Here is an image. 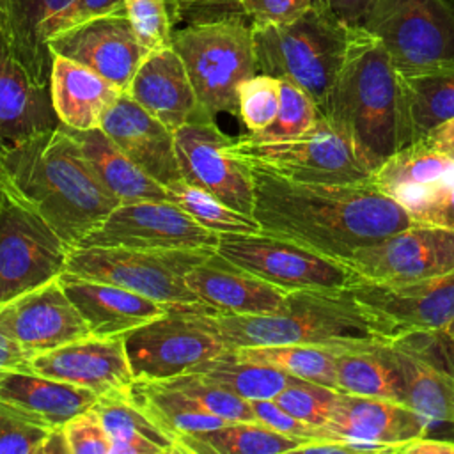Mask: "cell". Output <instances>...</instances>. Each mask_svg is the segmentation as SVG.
Wrapping results in <instances>:
<instances>
[{
    "instance_id": "obj_54",
    "label": "cell",
    "mask_w": 454,
    "mask_h": 454,
    "mask_svg": "<svg viewBox=\"0 0 454 454\" xmlns=\"http://www.w3.org/2000/svg\"><path fill=\"white\" fill-rule=\"evenodd\" d=\"M431 147L445 154L449 160L454 161V117L442 122L434 129H431L427 135L422 137Z\"/></svg>"
},
{
    "instance_id": "obj_22",
    "label": "cell",
    "mask_w": 454,
    "mask_h": 454,
    "mask_svg": "<svg viewBox=\"0 0 454 454\" xmlns=\"http://www.w3.org/2000/svg\"><path fill=\"white\" fill-rule=\"evenodd\" d=\"M126 94L172 131L192 122L216 121L199 103L186 67L172 46L147 53Z\"/></svg>"
},
{
    "instance_id": "obj_24",
    "label": "cell",
    "mask_w": 454,
    "mask_h": 454,
    "mask_svg": "<svg viewBox=\"0 0 454 454\" xmlns=\"http://www.w3.org/2000/svg\"><path fill=\"white\" fill-rule=\"evenodd\" d=\"M57 126L50 87L28 74L0 21V151Z\"/></svg>"
},
{
    "instance_id": "obj_2",
    "label": "cell",
    "mask_w": 454,
    "mask_h": 454,
    "mask_svg": "<svg viewBox=\"0 0 454 454\" xmlns=\"http://www.w3.org/2000/svg\"><path fill=\"white\" fill-rule=\"evenodd\" d=\"M0 163L4 183L71 247L119 206L62 124L2 149Z\"/></svg>"
},
{
    "instance_id": "obj_3",
    "label": "cell",
    "mask_w": 454,
    "mask_h": 454,
    "mask_svg": "<svg viewBox=\"0 0 454 454\" xmlns=\"http://www.w3.org/2000/svg\"><path fill=\"white\" fill-rule=\"evenodd\" d=\"M319 112L372 170L411 144L401 76L383 44L364 27H353L344 64Z\"/></svg>"
},
{
    "instance_id": "obj_44",
    "label": "cell",
    "mask_w": 454,
    "mask_h": 454,
    "mask_svg": "<svg viewBox=\"0 0 454 454\" xmlns=\"http://www.w3.org/2000/svg\"><path fill=\"white\" fill-rule=\"evenodd\" d=\"M128 18L147 51L172 46L174 21L168 0H124Z\"/></svg>"
},
{
    "instance_id": "obj_32",
    "label": "cell",
    "mask_w": 454,
    "mask_h": 454,
    "mask_svg": "<svg viewBox=\"0 0 454 454\" xmlns=\"http://www.w3.org/2000/svg\"><path fill=\"white\" fill-rule=\"evenodd\" d=\"M96 411L112 440V454H177V442L129 395L99 397Z\"/></svg>"
},
{
    "instance_id": "obj_41",
    "label": "cell",
    "mask_w": 454,
    "mask_h": 454,
    "mask_svg": "<svg viewBox=\"0 0 454 454\" xmlns=\"http://www.w3.org/2000/svg\"><path fill=\"white\" fill-rule=\"evenodd\" d=\"M280 106V80L257 73L238 89V117L248 133L270 126Z\"/></svg>"
},
{
    "instance_id": "obj_36",
    "label": "cell",
    "mask_w": 454,
    "mask_h": 454,
    "mask_svg": "<svg viewBox=\"0 0 454 454\" xmlns=\"http://www.w3.org/2000/svg\"><path fill=\"white\" fill-rule=\"evenodd\" d=\"M401 89L411 142L454 117V66L401 76Z\"/></svg>"
},
{
    "instance_id": "obj_45",
    "label": "cell",
    "mask_w": 454,
    "mask_h": 454,
    "mask_svg": "<svg viewBox=\"0 0 454 454\" xmlns=\"http://www.w3.org/2000/svg\"><path fill=\"white\" fill-rule=\"evenodd\" d=\"M50 431L0 401V454H41Z\"/></svg>"
},
{
    "instance_id": "obj_4",
    "label": "cell",
    "mask_w": 454,
    "mask_h": 454,
    "mask_svg": "<svg viewBox=\"0 0 454 454\" xmlns=\"http://www.w3.org/2000/svg\"><path fill=\"white\" fill-rule=\"evenodd\" d=\"M229 349L310 344L339 349L355 342L392 340L394 330L346 289H300L266 314H215Z\"/></svg>"
},
{
    "instance_id": "obj_38",
    "label": "cell",
    "mask_w": 454,
    "mask_h": 454,
    "mask_svg": "<svg viewBox=\"0 0 454 454\" xmlns=\"http://www.w3.org/2000/svg\"><path fill=\"white\" fill-rule=\"evenodd\" d=\"M243 360L273 365L294 378L337 390L333 348L310 344H282L234 349Z\"/></svg>"
},
{
    "instance_id": "obj_25",
    "label": "cell",
    "mask_w": 454,
    "mask_h": 454,
    "mask_svg": "<svg viewBox=\"0 0 454 454\" xmlns=\"http://www.w3.org/2000/svg\"><path fill=\"white\" fill-rule=\"evenodd\" d=\"M59 280L96 337L124 335L168 310V303L110 282L82 278L66 271Z\"/></svg>"
},
{
    "instance_id": "obj_40",
    "label": "cell",
    "mask_w": 454,
    "mask_h": 454,
    "mask_svg": "<svg viewBox=\"0 0 454 454\" xmlns=\"http://www.w3.org/2000/svg\"><path fill=\"white\" fill-rule=\"evenodd\" d=\"M319 117L321 112L317 105L303 89L293 82L280 80V106L273 122L257 133L236 137V140L264 144L296 138L305 135L319 121Z\"/></svg>"
},
{
    "instance_id": "obj_56",
    "label": "cell",
    "mask_w": 454,
    "mask_h": 454,
    "mask_svg": "<svg viewBox=\"0 0 454 454\" xmlns=\"http://www.w3.org/2000/svg\"><path fill=\"white\" fill-rule=\"evenodd\" d=\"M443 333H445V337L449 339V342L454 346V319L450 321V325L443 330Z\"/></svg>"
},
{
    "instance_id": "obj_52",
    "label": "cell",
    "mask_w": 454,
    "mask_h": 454,
    "mask_svg": "<svg viewBox=\"0 0 454 454\" xmlns=\"http://www.w3.org/2000/svg\"><path fill=\"white\" fill-rule=\"evenodd\" d=\"M34 355L0 333V376L7 371H30Z\"/></svg>"
},
{
    "instance_id": "obj_51",
    "label": "cell",
    "mask_w": 454,
    "mask_h": 454,
    "mask_svg": "<svg viewBox=\"0 0 454 454\" xmlns=\"http://www.w3.org/2000/svg\"><path fill=\"white\" fill-rule=\"evenodd\" d=\"M390 454H454V440H442L420 434L392 447Z\"/></svg>"
},
{
    "instance_id": "obj_5",
    "label": "cell",
    "mask_w": 454,
    "mask_h": 454,
    "mask_svg": "<svg viewBox=\"0 0 454 454\" xmlns=\"http://www.w3.org/2000/svg\"><path fill=\"white\" fill-rule=\"evenodd\" d=\"M351 34L353 27L321 4L289 23L252 25L257 73L293 82L319 108L344 64Z\"/></svg>"
},
{
    "instance_id": "obj_19",
    "label": "cell",
    "mask_w": 454,
    "mask_h": 454,
    "mask_svg": "<svg viewBox=\"0 0 454 454\" xmlns=\"http://www.w3.org/2000/svg\"><path fill=\"white\" fill-rule=\"evenodd\" d=\"M0 333L32 355L92 335L59 278L2 303Z\"/></svg>"
},
{
    "instance_id": "obj_23",
    "label": "cell",
    "mask_w": 454,
    "mask_h": 454,
    "mask_svg": "<svg viewBox=\"0 0 454 454\" xmlns=\"http://www.w3.org/2000/svg\"><path fill=\"white\" fill-rule=\"evenodd\" d=\"M427 420L404 403L339 392L333 411L325 422L332 440L392 447L427 433Z\"/></svg>"
},
{
    "instance_id": "obj_18",
    "label": "cell",
    "mask_w": 454,
    "mask_h": 454,
    "mask_svg": "<svg viewBox=\"0 0 454 454\" xmlns=\"http://www.w3.org/2000/svg\"><path fill=\"white\" fill-rule=\"evenodd\" d=\"M353 298L397 335L442 332L454 319V270L408 284L355 282Z\"/></svg>"
},
{
    "instance_id": "obj_39",
    "label": "cell",
    "mask_w": 454,
    "mask_h": 454,
    "mask_svg": "<svg viewBox=\"0 0 454 454\" xmlns=\"http://www.w3.org/2000/svg\"><path fill=\"white\" fill-rule=\"evenodd\" d=\"M168 193L170 200L183 207L197 223L216 234H243L262 231L254 215L241 213L227 206L200 186L183 181L176 188L168 190Z\"/></svg>"
},
{
    "instance_id": "obj_12",
    "label": "cell",
    "mask_w": 454,
    "mask_h": 454,
    "mask_svg": "<svg viewBox=\"0 0 454 454\" xmlns=\"http://www.w3.org/2000/svg\"><path fill=\"white\" fill-rule=\"evenodd\" d=\"M216 252L232 264L287 293L300 289H346L358 280L346 264L262 231L218 234Z\"/></svg>"
},
{
    "instance_id": "obj_33",
    "label": "cell",
    "mask_w": 454,
    "mask_h": 454,
    "mask_svg": "<svg viewBox=\"0 0 454 454\" xmlns=\"http://www.w3.org/2000/svg\"><path fill=\"white\" fill-rule=\"evenodd\" d=\"M131 399L140 404L160 427L172 434L176 442L184 434L211 431L227 424V420L195 404L168 380L135 378Z\"/></svg>"
},
{
    "instance_id": "obj_14",
    "label": "cell",
    "mask_w": 454,
    "mask_h": 454,
    "mask_svg": "<svg viewBox=\"0 0 454 454\" xmlns=\"http://www.w3.org/2000/svg\"><path fill=\"white\" fill-rule=\"evenodd\" d=\"M344 264L369 284L392 286L438 277L454 270V231L415 222L358 248Z\"/></svg>"
},
{
    "instance_id": "obj_17",
    "label": "cell",
    "mask_w": 454,
    "mask_h": 454,
    "mask_svg": "<svg viewBox=\"0 0 454 454\" xmlns=\"http://www.w3.org/2000/svg\"><path fill=\"white\" fill-rule=\"evenodd\" d=\"M48 48L53 55L92 69L122 92L149 53L128 14H106L66 28L48 39Z\"/></svg>"
},
{
    "instance_id": "obj_7",
    "label": "cell",
    "mask_w": 454,
    "mask_h": 454,
    "mask_svg": "<svg viewBox=\"0 0 454 454\" xmlns=\"http://www.w3.org/2000/svg\"><path fill=\"white\" fill-rule=\"evenodd\" d=\"M213 307L176 303L168 310L124 333L135 378L165 380L193 372L229 348L216 326Z\"/></svg>"
},
{
    "instance_id": "obj_28",
    "label": "cell",
    "mask_w": 454,
    "mask_h": 454,
    "mask_svg": "<svg viewBox=\"0 0 454 454\" xmlns=\"http://www.w3.org/2000/svg\"><path fill=\"white\" fill-rule=\"evenodd\" d=\"M50 92L62 126L76 131L96 129L122 90L92 69L53 55Z\"/></svg>"
},
{
    "instance_id": "obj_29",
    "label": "cell",
    "mask_w": 454,
    "mask_h": 454,
    "mask_svg": "<svg viewBox=\"0 0 454 454\" xmlns=\"http://www.w3.org/2000/svg\"><path fill=\"white\" fill-rule=\"evenodd\" d=\"M333 362L339 392L406 404L404 374L390 340L342 346L333 351Z\"/></svg>"
},
{
    "instance_id": "obj_37",
    "label": "cell",
    "mask_w": 454,
    "mask_h": 454,
    "mask_svg": "<svg viewBox=\"0 0 454 454\" xmlns=\"http://www.w3.org/2000/svg\"><path fill=\"white\" fill-rule=\"evenodd\" d=\"M218 387L247 399H275L294 376L266 364L243 360L234 349H227L197 369Z\"/></svg>"
},
{
    "instance_id": "obj_43",
    "label": "cell",
    "mask_w": 454,
    "mask_h": 454,
    "mask_svg": "<svg viewBox=\"0 0 454 454\" xmlns=\"http://www.w3.org/2000/svg\"><path fill=\"white\" fill-rule=\"evenodd\" d=\"M413 222L454 231V172L399 202Z\"/></svg>"
},
{
    "instance_id": "obj_55",
    "label": "cell",
    "mask_w": 454,
    "mask_h": 454,
    "mask_svg": "<svg viewBox=\"0 0 454 454\" xmlns=\"http://www.w3.org/2000/svg\"><path fill=\"white\" fill-rule=\"evenodd\" d=\"M41 454H69L67 442H66L62 427L50 431V434H48V438H46V442L43 445Z\"/></svg>"
},
{
    "instance_id": "obj_15",
    "label": "cell",
    "mask_w": 454,
    "mask_h": 454,
    "mask_svg": "<svg viewBox=\"0 0 454 454\" xmlns=\"http://www.w3.org/2000/svg\"><path fill=\"white\" fill-rule=\"evenodd\" d=\"M234 137L225 135L216 121L192 122L174 131L183 179L213 193L227 206L254 213L252 168L229 151Z\"/></svg>"
},
{
    "instance_id": "obj_30",
    "label": "cell",
    "mask_w": 454,
    "mask_h": 454,
    "mask_svg": "<svg viewBox=\"0 0 454 454\" xmlns=\"http://www.w3.org/2000/svg\"><path fill=\"white\" fill-rule=\"evenodd\" d=\"M69 133L80 144L82 153L98 181L119 204L170 200L168 190L138 168L101 128L87 131L69 129Z\"/></svg>"
},
{
    "instance_id": "obj_16",
    "label": "cell",
    "mask_w": 454,
    "mask_h": 454,
    "mask_svg": "<svg viewBox=\"0 0 454 454\" xmlns=\"http://www.w3.org/2000/svg\"><path fill=\"white\" fill-rule=\"evenodd\" d=\"M390 346L401 364L406 404L427 424L454 426V346L442 332H410Z\"/></svg>"
},
{
    "instance_id": "obj_48",
    "label": "cell",
    "mask_w": 454,
    "mask_h": 454,
    "mask_svg": "<svg viewBox=\"0 0 454 454\" xmlns=\"http://www.w3.org/2000/svg\"><path fill=\"white\" fill-rule=\"evenodd\" d=\"M250 404L255 411L257 420L280 434L300 440L301 443L328 438V433L323 426H310L307 422H301L300 419L287 413L282 406H278L273 399L250 401Z\"/></svg>"
},
{
    "instance_id": "obj_13",
    "label": "cell",
    "mask_w": 454,
    "mask_h": 454,
    "mask_svg": "<svg viewBox=\"0 0 454 454\" xmlns=\"http://www.w3.org/2000/svg\"><path fill=\"white\" fill-rule=\"evenodd\" d=\"M218 234L197 223L172 200L119 204L76 247L140 250H216Z\"/></svg>"
},
{
    "instance_id": "obj_1",
    "label": "cell",
    "mask_w": 454,
    "mask_h": 454,
    "mask_svg": "<svg viewBox=\"0 0 454 454\" xmlns=\"http://www.w3.org/2000/svg\"><path fill=\"white\" fill-rule=\"evenodd\" d=\"M252 168L254 216L262 232L344 264L358 248L415 222L371 183H301Z\"/></svg>"
},
{
    "instance_id": "obj_6",
    "label": "cell",
    "mask_w": 454,
    "mask_h": 454,
    "mask_svg": "<svg viewBox=\"0 0 454 454\" xmlns=\"http://www.w3.org/2000/svg\"><path fill=\"white\" fill-rule=\"evenodd\" d=\"M172 48L181 57L202 108L238 115V89L257 74L252 25L247 18L174 28Z\"/></svg>"
},
{
    "instance_id": "obj_35",
    "label": "cell",
    "mask_w": 454,
    "mask_h": 454,
    "mask_svg": "<svg viewBox=\"0 0 454 454\" xmlns=\"http://www.w3.org/2000/svg\"><path fill=\"white\" fill-rule=\"evenodd\" d=\"M454 161L431 147L424 138L401 147L383 161L372 176V183L401 202L404 197L450 176Z\"/></svg>"
},
{
    "instance_id": "obj_34",
    "label": "cell",
    "mask_w": 454,
    "mask_h": 454,
    "mask_svg": "<svg viewBox=\"0 0 454 454\" xmlns=\"http://www.w3.org/2000/svg\"><path fill=\"white\" fill-rule=\"evenodd\" d=\"M301 442L280 434L262 422L236 420L211 431L177 438L179 454H284L294 452Z\"/></svg>"
},
{
    "instance_id": "obj_31",
    "label": "cell",
    "mask_w": 454,
    "mask_h": 454,
    "mask_svg": "<svg viewBox=\"0 0 454 454\" xmlns=\"http://www.w3.org/2000/svg\"><path fill=\"white\" fill-rule=\"evenodd\" d=\"M71 0H0V21L16 57L28 74L50 87L53 53L48 48V23Z\"/></svg>"
},
{
    "instance_id": "obj_11",
    "label": "cell",
    "mask_w": 454,
    "mask_h": 454,
    "mask_svg": "<svg viewBox=\"0 0 454 454\" xmlns=\"http://www.w3.org/2000/svg\"><path fill=\"white\" fill-rule=\"evenodd\" d=\"M71 245L2 179L0 183V305L59 278Z\"/></svg>"
},
{
    "instance_id": "obj_26",
    "label": "cell",
    "mask_w": 454,
    "mask_h": 454,
    "mask_svg": "<svg viewBox=\"0 0 454 454\" xmlns=\"http://www.w3.org/2000/svg\"><path fill=\"white\" fill-rule=\"evenodd\" d=\"M195 296L218 314H266L277 310L287 291L245 271L216 250L202 264L186 273Z\"/></svg>"
},
{
    "instance_id": "obj_21",
    "label": "cell",
    "mask_w": 454,
    "mask_h": 454,
    "mask_svg": "<svg viewBox=\"0 0 454 454\" xmlns=\"http://www.w3.org/2000/svg\"><path fill=\"white\" fill-rule=\"evenodd\" d=\"M108 138L147 176L167 190L181 184L174 131L122 92L99 126Z\"/></svg>"
},
{
    "instance_id": "obj_27",
    "label": "cell",
    "mask_w": 454,
    "mask_h": 454,
    "mask_svg": "<svg viewBox=\"0 0 454 454\" xmlns=\"http://www.w3.org/2000/svg\"><path fill=\"white\" fill-rule=\"evenodd\" d=\"M98 399L87 388L34 371H7L0 376V401L46 429L62 427Z\"/></svg>"
},
{
    "instance_id": "obj_57",
    "label": "cell",
    "mask_w": 454,
    "mask_h": 454,
    "mask_svg": "<svg viewBox=\"0 0 454 454\" xmlns=\"http://www.w3.org/2000/svg\"><path fill=\"white\" fill-rule=\"evenodd\" d=\"M2 179H4V172H2V163H0V183H2Z\"/></svg>"
},
{
    "instance_id": "obj_9",
    "label": "cell",
    "mask_w": 454,
    "mask_h": 454,
    "mask_svg": "<svg viewBox=\"0 0 454 454\" xmlns=\"http://www.w3.org/2000/svg\"><path fill=\"white\" fill-rule=\"evenodd\" d=\"M227 147L248 167L301 183H371L374 176L353 142L323 115L301 137L264 144L234 137Z\"/></svg>"
},
{
    "instance_id": "obj_46",
    "label": "cell",
    "mask_w": 454,
    "mask_h": 454,
    "mask_svg": "<svg viewBox=\"0 0 454 454\" xmlns=\"http://www.w3.org/2000/svg\"><path fill=\"white\" fill-rule=\"evenodd\" d=\"M69 454H112V440L94 406L62 426Z\"/></svg>"
},
{
    "instance_id": "obj_47",
    "label": "cell",
    "mask_w": 454,
    "mask_h": 454,
    "mask_svg": "<svg viewBox=\"0 0 454 454\" xmlns=\"http://www.w3.org/2000/svg\"><path fill=\"white\" fill-rule=\"evenodd\" d=\"M168 4L174 25H197L247 18L241 0H168Z\"/></svg>"
},
{
    "instance_id": "obj_8",
    "label": "cell",
    "mask_w": 454,
    "mask_h": 454,
    "mask_svg": "<svg viewBox=\"0 0 454 454\" xmlns=\"http://www.w3.org/2000/svg\"><path fill=\"white\" fill-rule=\"evenodd\" d=\"M360 27L383 44L399 76L454 66L452 0H372Z\"/></svg>"
},
{
    "instance_id": "obj_42",
    "label": "cell",
    "mask_w": 454,
    "mask_h": 454,
    "mask_svg": "<svg viewBox=\"0 0 454 454\" xmlns=\"http://www.w3.org/2000/svg\"><path fill=\"white\" fill-rule=\"evenodd\" d=\"M339 390L294 378L273 401L287 413L310 426H325L330 419Z\"/></svg>"
},
{
    "instance_id": "obj_53",
    "label": "cell",
    "mask_w": 454,
    "mask_h": 454,
    "mask_svg": "<svg viewBox=\"0 0 454 454\" xmlns=\"http://www.w3.org/2000/svg\"><path fill=\"white\" fill-rule=\"evenodd\" d=\"M316 4L332 9L344 23L351 27H360L372 0H316Z\"/></svg>"
},
{
    "instance_id": "obj_10",
    "label": "cell",
    "mask_w": 454,
    "mask_h": 454,
    "mask_svg": "<svg viewBox=\"0 0 454 454\" xmlns=\"http://www.w3.org/2000/svg\"><path fill=\"white\" fill-rule=\"evenodd\" d=\"M215 250H140L121 247H73L66 273L110 282L161 303H202L186 284V273Z\"/></svg>"
},
{
    "instance_id": "obj_50",
    "label": "cell",
    "mask_w": 454,
    "mask_h": 454,
    "mask_svg": "<svg viewBox=\"0 0 454 454\" xmlns=\"http://www.w3.org/2000/svg\"><path fill=\"white\" fill-rule=\"evenodd\" d=\"M316 0H241L250 25L289 23L309 11Z\"/></svg>"
},
{
    "instance_id": "obj_49",
    "label": "cell",
    "mask_w": 454,
    "mask_h": 454,
    "mask_svg": "<svg viewBox=\"0 0 454 454\" xmlns=\"http://www.w3.org/2000/svg\"><path fill=\"white\" fill-rule=\"evenodd\" d=\"M106 14H128L124 0H71L62 11H59L48 23V39L66 28L80 25L83 21L106 16Z\"/></svg>"
},
{
    "instance_id": "obj_20",
    "label": "cell",
    "mask_w": 454,
    "mask_h": 454,
    "mask_svg": "<svg viewBox=\"0 0 454 454\" xmlns=\"http://www.w3.org/2000/svg\"><path fill=\"white\" fill-rule=\"evenodd\" d=\"M30 371L87 388L98 397L129 395L135 381L122 335H90L34 355Z\"/></svg>"
}]
</instances>
